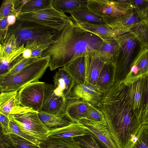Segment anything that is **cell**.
I'll return each mask as SVG.
<instances>
[{
    "label": "cell",
    "instance_id": "6da1fadb",
    "mask_svg": "<svg viewBox=\"0 0 148 148\" xmlns=\"http://www.w3.org/2000/svg\"><path fill=\"white\" fill-rule=\"evenodd\" d=\"M97 106L103 113L116 142L126 143L137 135L142 125L134 110L129 84L123 81L115 82Z\"/></svg>",
    "mask_w": 148,
    "mask_h": 148
},
{
    "label": "cell",
    "instance_id": "7a4b0ae2",
    "mask_svg": "<svg viewBox=\"0 0 148 148\" xmlns=\"http://www.w3.org/2000/svg\"><path fill=\"white\" fill-rule=\"evenodd\" d=\"M53 40L42 55V57H49V67L51 71L97 51L103 41L97 36L79 27L71 19L58 31Z\"/></svg>",
    "mask_w": 148,
    "mask_h": 148
},
{
    "label": "cell",
    "instance_id": "3957f363",
    "mask_svg": "<svg viewBox=\"0 0 148 148\" xmlns=\"http://www.w3.org/2000/svg\"><path fill=\"white\" fill-rule=\"evenodd\" d=\"M49 56L40 58L13 75L0 76V92L18 91L27 84L39 81L49 67Z\"/></svg>",
    "mask_w": 148,
    "mask_h": 148
},
{
    "label": "cell",
    "instance_id": "277c9868",
    "mask_svg": "<svg viewBox=\"0 0 148 148\" xmlns=\"http://www.w3.org/2000/svg\"><path fill=\"white\" fill-rule=\"evenodd\" d=\"M119 49L113 64L115 68V82L124 80L129 74L130 66L140 47L139 41L132 34L126 32L119 34L115 38Z\"/></svg>",
    "mask_w": 148,
    "mask_h": 148
},
{
    "label": "cell",
    "instance_id": "5b68a950",
    "mask_svg": "<svg viewBox=\"0 0 148 148\" xmlns=\"http://www.w3.org/2000/svg\"><path fill=\"white\" fill-rule=\"evenodd\" d=\"M58 31L36 23L16 20L8 27L7 34H14L19 46L37 41L41 43L53 41Z\"/></svg>",
    "mask_w": 148,
    "mask_h": 148
},
{
    "label": "cell",
    "instance_id": "8992f818",
    "mask_svg": "<svg viewBox=\"0 0 148 148\" xmlns=\"http://www.w3.org/2000/svg\"><path fill=\"white\" fill-rule=\"evenodd\" d=\"M87 7L105 22L121 17L135 9L130 0H87Z\"/></svg>",
    "mask_w": 148,
    "mask_h": 148
},
{
    "label": "cell",
    "instance_id": "52a82bcc",
    "mask_svg": "<svg viewBox=\"0 0 148 148\" xmlns=\"http://www.w3.org/2000/svg\"><path fill=\"white\" fill-rule=\"evenodd\" d=\"M16 20L32 22L58 31L70 20L65 13L59 12L53 6L40 10L19 13Z\"/></svg>",
    "mask_w": 148,
    "mask_h": 148
},
{
    "label": "cell",
    "instance_id": "ba28073f",
    "mask_svg": "<svg viewBox=\"0 0 148 148\" xmlns=\"http://www.w3.org/2000/svg\"><path fill=\"white\" fill-rule=\"evenodd\" d=\"M35 111L9 116L25 134L40 142L47 138L50 130L41 121Z\"/></svg>",
    "mask_w": 148,
    "mask_h": 148
},
{
    "label": "cell",
    "instance_id": "9c48e42d",
    "mask_svg": "<svg viewBox=\"0 0 148 148\" xmlns=\"http://www.w3.org/2000/svg\"><path fill=\"white\" fill-rule=\"evenodd\" d=\"M45 82L39 81L29 83L18 91L17 97L22 106L38 112L42 111L44 100Z\"/></svg>",
    "mask_w": 148,
    "mask_h": 148
},
{
    "label": "cell",
    "instance_id": "30bf717a",
    "mask_svg": "<svg viewBox=\"0 0 148 148\" xmlns=\"http://www.w3.org/2000/svg\"><path fill=\"white\" fill-rule=\"evenodd\" d=\"M104 94L96 86L85 83L75 84L65 100L82 99L97 106Z\"/></svg>",
    "mask_w": 148,
    "mask_h": 148
},
{
    "label": "cell",
    "instance_id": "8fae6325",
    "mask_svg": "<svg viewBox=\"0 0 148 148\" xmlns=\"http://www.w3.org/2000/svg\"><path fill=\"white\" fill-rule=\"evenodd\" d=\"M78 121L85 126L105 148H118L110 134L106 121L95 122L84 119Z\"/></svg>",
    "mask_w": 148,
    "mask_h": 148
},
{
    "label": "cell",
    "instance_id": "7c38bea8",
    "mask_svg": "<svg viewBox=\"0 0 148 148\" xmlns=\"http://www.w3.org/2000/svg\"><path fill=\"white\" fill-rule=\"evenodd\" d=\"M54 86L45 82V92L42 111L56 115L64 114L65 100L56 95Z\"/></svg>",
    "mask_w": 148,
    "mask_h": 148
},
{
    "label": "cell",
    "instance_id": "4fadbf2b",
    "mask_svg": "<svg viewBox=\"0 0 148 148\" xmlns=\"http://www.w3.org/2000/svg\"><path fill=\"white\" fill-rule=\"evenodd\" d=\"M17 94L18 91L1 92L0 113L9 116L35 111L31 108L21 105L18 100Z\"/></svg>",
    "mask_w": 148,
    "mask_h": 148
},
{
    "label": "cell",
    "instance_id": "5bb4252c",
    "mask_svg": "<svg viewBox=\"0 0 148 148\" xmlns=\"http://www.w3.org/2000/svg\"><path fill=\"white\" fill-rule=\"evenodd\" d=\"M148 73V47L140 45V50L130 66V72L123 81L129 84L134 79Z\"/></svg>",
    "mask_w": 148,
    "mask_h": 148
},
{
    "label": "cell",
    "instance_id": "9a60e30c",
    "mask_svg": "<svg viewBox=\"0 0 148 148\" xmlns=\"http://www.w3.org/2000/svg\"><path fill=\"white\" fill-rule=\"evenodd\" d=\"M53 77L55 93L65 100L75 84L73 78L63 67L59 68Z\"/></svg>",
    "mask_w": 148,
    "mask_h": 148
},
{
    "label": "cell",
    "instance_id": "2e32d148",
    "mask_svg": "<svg viewBox=\"0 0 148 148\" xmlns=\"http://www.w3.org/2000/svg\"><path fill=\"white\" fill-rule=\"evenodd\" d=\"M85 83L96 87L101 69L105 63L97 55L96 51L86 54Z\"/></svg>",
    "mask_w": 148,
    "mask_h": 148
},
{
    "label": "cell",
    "instance_id": "e0dca14e",
    "mask_svg": "<svg viewBox=\"0 0 148 148\" xmlns=\"http://www.w3.org/2000/svg\"><path fill=\"white\" fill-rule=\"evenodd\" d=\"M91 134L85 126L78 121L72 122L65 126L50 130L47 138H74Z\"/></svg>",
    "mask_w": 148,
    "mask_h": 148
},
{
    "label": "cell",
    "instance_id": "ac0fdd59",
    "mask_svg": "<svg viewBox=\"0 0 148 148\" xmlns=\"http://www.w3.org/2000/svg\"><path fill=\"white\" fill-rule=\"evenodd\" d=\"M129 84L130 97L134 110L139 119L143 108L144 89V75L134 79Z\"/></svg>",
    "mask_w": 148,
    "mask_h": 148
},
{
    "label": "cell",
    "instance_id": "d6986e66",
    "mask_svg": "<svg viewBox=\"0 0 148 148\" xmlns=\"http://www.w3.org/2000/svg\"><path fill=\"white\" fill-rule=\"evenodd\" d=\"M142 20L140 18L136 10H131L123 16L105 23L112 29L118 30L120 33L128 32Z\"/></svg>",
    "mask_w": 148,
    "mask_h": 148
},
{
    "label": "cell",
    "instance_id": "ffe728a7",
    "mask_svg": "<svg viewBox=\"0 0 148 148\" xmlns=\"http://www.w3.org/2000/svg\"><path fill=\"white\" fill-rule=\"evenodd\" d=\"M89 103L82 99L65 100L64 114L73 122H77L86 116Z\"/></svg>",
    "mask_w": 148,
    "mask_h": 148
},
{
    "label": "cell",
    "instance_id": "44dd1931",
    "mask_svg": "<svg viewBox=\"0 0 148 148\" xmlns=\"http://www.w3.org/2000/svg\"><path fill=\"white\" fill-rule=\"evenodd\" d=\"M72 20L79 27L95 34L103 40L115 38L119 34H121L118 30L112 29L107 24H96Z\"/></svg>",
    "mask_w": 148,
    "mask_h": 148
},
{
    "label": "cell",
    "instance_id": "7402d4cb",
    "mask_svg": "<svg viewBox=\"0 0 148 148\" xmlns=\"http://www.w3.org/2000/svg\"><path fill=\"white\" fill-rule=\"evenodd\" d=\"M115 68L113 63H105L100 72L96 87L104 94L115 82Z\"/></svg>",
    "mask_w": 148,
    "mask_h": 148
},
{
    "label": "cell",
    "instance_id": "603a6c76",
    "mask_svg": "<svg viewBox=\"0 0 148 148\" xmlns=\"http://www.w3.org/2000/svg\"><path fill=\"white\" fill-rule=\"evenodd\" d=\"M99 49L97 56L105 63H113L119 49V45L115 38L105 39Z\"/></svg>",
    "mask_w": 148,
    "mask_h": 148
},
{
    "label": "cell",
    "instance_id": "cb8c5ba5",
    "mask_svg": "<svg viewBox=\"0 0 148 148\" xmlns=\"http://www.w3.org/2000/svg\"><path fill=\"white\" fill-rule=\"evenodd\" d=\"M63 67L71 75L75 84L85 83V62L84 56L75 59Z\"/></svg>",
    "mask_w": 148,
    "mask_h": 148
},
{
    "label": "cell",
    "instance_id": "d4e9b609",
    "mask_svg": "<svg viewBox=\"0 0 148 148\" xmlns=\"http://www.w3.org/2000/svg\"><path fill=\"white\" fill-rule=\"evenodd\" d=\"M38 114L41 121L50 130L65 126L73 122L65 114L56 115L42 111Z\"/></svg>",
    "mask_w": 148,
    "mask_h": 148
},
{
    "label": "cell",
    "instance_id": "484cf974",
    "mask_svg": "<svg viewBox=\"0 0 148 148\" xmlns=\"http://www.w3.org/2000/svg\"><path fill=\"white\" fill-rule=\"evenodd\" d=\"M72 20L96 24L106 25L107 24L101 17L88 10L87 7L77 8L68 12Z\"/></svg>",
    "mask_w": 148,
    "mask_h": 148
},
{
    "label": "cell",
    "instance_id": "4316f807",
    "mask_svg": "<svg viewBox=\"0 0 148 148\" xmlns=\"http://www.w3.org/2000/svg\"><path fill=\"white\" fill-rule=\"evenodd\" d=\"M41 148H82L73 138H47L41 141Z\"/></svg>",
    "mask_w": 148,
    "mask_h": 148
},
{
    "label": "cell",
    "instance_id": "83f0119b",
    "mask_svg": "<svg viewBox=\"0 0 148 148\" xmlns=\"http://www.w3.org/2000/svg\"><path fill=\"white\" fill-rule=\"evenodd\" d=\"M87 0H53V7L58 11L68 13L77 8L87 7Z\"/></svg>",
    "mask_w": 148,
    "mask_h": 148
},
{
    "label": "cell",
    "instance_id": "f1b7e54d",
    "mask_svg": "<svg viewBox=\"0 0 148 148\" xmlns=\"http://www.w3.org/2000/svg\"><path fill=\"white\" fill-rule=\"evenodd\" d=\"M25 49V45L23 44L11 53L0 58V76L5 75Z\"/></svg>",
    "mask_w": 148,
    "mask_h": 148
},
{
    "label": "cell",
    "instance_id": "f546056e",
    "mask_svg": "<svg viewBox=\"0 0 148 148\" xmlns=\"http://www.w3.org/2000/svg\"><path fill=\"white\" fill-rule=\"evenodd\" d=\"M139 41L140 45L148 47V22L142 20L129 31Z\"/></svg>",
    "mask_w": 148,
    "mask_h": 148
},
{
    "label": "cell",
    "instance_id": "4dcf8cb0",
    "mask_svg": "<svg viewBox=\"0 0 148 148\" xmlns=\"http://www.w3.org/2000/svg\"><path fill=\"white\" fill-rule=\"evenodd\" d=\"M53 0H27L21 7L20 13L38 11L53 6Z\"/></svg>",
    "mask_w": 148,
    "mask_h": 148
},
{
    "label": "cell",
    "instance_id": "1f68e13d",
    "mask_svg": "<svg viewBox=\"0 0 148 148\" xmlns=\"http://www.w3.org/2000/svg\"><path fill=\"white\" fill-rule=\"evenodd\" d=\"M20 46L14 34H7L4 40L0 43V58L11 53Z\"/></svg>",
    "mask_w": 148,
    "mask_h": 148
},
{
    "label": "cell",
    "instance_id": "d6a6232c",
    "mask_svg": "<svg viewBox=\"0 0 148 148\" xmlns=\"http://www.w3.org/2000/svg\"><path fill=\"white\" fill-rule=\"evenodd\" d=\"M40 58L31 57L26 59L20 56L4 75H13L38 60Z\"/></svg>",
    "mask_w": 148,
    "mask_h": 148
},
{
    "label": "cell",
    "instance_id": "836d02e7",
    "mask_svg": "<svg viewBox=\"0 0 148 148\" xmlns=\"http://www.w3.org/2000/svg\"><path fill=\"white\" fill-rule=\"evenodd\" d=\"M128 148H148V125H142L133 143Z\"/></svg>",
    "mask_w": 148,
    "mask_h": 148
},
{
    "label": "cell",
    "instance_id": "e575fe53",
    "mask_svg": "<svg viewBox=\"0 0 148 148\" xmlns=\"http://www.w3.org/2000/svg\"><path fill=\"white\" fill-rule=\"evenodd\" d=\"M4 135L15 148H41L39 146L16 135L10 133Z\"/></svg>",
    "mask_w": 148,
    "mask_h": 148
},
{
    "label": "cell",
    "instance_id": "d590c367",
    "mask_svg": "<svg viewBox=\"0 0 148 148\" xmlns=\"http://www.w3.org/2000/svg\"><path fill=\"white\" fill-rule=\"evenodd\" d=\"M78 137L75 140L82 148H103V147H104L101 146L102 144L92 134Z\"/></svg>",
    "mask_w": 148,
    "mask_h": 148
},
{
    "label": "cell",
    "instance_id": "8d00e7d4",
    "mask_svg": "<svg viewBox=\"0 0 148 148\" xmlns=\"http://www.w3.org/2000/svg\"><path fill=\"white\" fill-rule=\"evenodd\" d=\"M83 119L95 122L106 121L104 116L100 110L97 106L89 103L86 115Z\"/></svg>",
    "mask_w": 148,
    "mask_h": 148
},
{
    "label": "cell",
    "instance_id": "74e56055",
    "mask_svg": "<svg viewBox=\"0 0 148 148\" xmlns=\"http://www.w3.org/2000/svg\"><path fill=\"white\" fill-rule=\"evenodd\" d=\"M18 12L15 9V0H4L0 8V18L7 17L10 15L16 16Z\"/></svg>",
    "mask_w": 148,
    "mask_h": 148
},
{
    "label": "cell",
    "instance_id": "f35d334b",
    "mask_svg": "<svg viewBox=\"0 0 148 148\" xmlns=\"http://www.w3.org/2000/svg\"><path fill=\"white\" fill-rule=\"evenodd\" d=\"M10 128L11 131L10 133L18 135L39 146L40 142L33 139L25 134L20 130L17 125L11 120L10 122Z\"/></svg>",
    "mask_w": 148,
    "mask_h": 148
},
{
    "label": "cell",
    "instance_id": "ab89813d",
    "mask_svg": "<svg viewBox=\"0 0 148 148\" xmlns=\"http://www.w3.org/2000/svg\"><path fill=\"white\" fill-rule=\"evenodd\" d=\"M53 42V41L40 43L34 47L31 50L32 51V57L37 58L42 57V52L46 50Z\"/></svg>",
    "mask_w": 148,
    "mask_h": 148
},
{
    "label": "cell",
    "instance_id": "60d3db41",
    "mask_svg": "<svg viewBox=\"0 0 148 148\" xmlns=\"http://www.w3.org/2000/svg\"><path fill=\"white\" fill-rule=\"evenodd\" d=\"M10 121L9 116L0 112V122L2 134L7 135L11 133L10 128Z\"/></svg>",
    "mask_w": 148,
    "mask_h": 148
},
{
    "label": "cell",
    "instance_id": "b9f144b4",
    "mask_svg": "<svg viewBox=\"0 0 148 148\" xmlns=\"http://www.w3.org/2000/svg\"><path fill=\"white\" fill-rule=\"evenodd\" d=\"M7 17L0 18V42L1 43L5 39L9 27Z\"/></svg>",
    "mask_w": 148,
    "mask_h": 148
},
{
    "label": "cell",
    "instance_id": "7bdbcfd3",
    "mask_svg": "<svg viewBox=\"0 0 148 148\" xmlns=\"http://www.w3.org/2000/svg\"><path fill=\"white\" fill-rule=\"evenodd\" d=\"M137 11H141L148 7V0H130Z\"/></svg>",
    "mask_w": 148,
    "mask_h": 148
},
{
    "label": "cell",
    "instance_id": "ee69618b",
    "mask_svg": "<svg viewBox=\"0 0 148 148\" xmlns=\"http://www.w3.org/2000/svg\"><path fill=\"white\" fill-rule=\"evenodd\" d=\"M144 89L142 110L148 103V73L144 75Z\"/></svg>",
    "mask_w": 148,
    "mask_h": 148
},
{
    "label": "cell",
    "instance_id": "f6af8a7d",
    "mask_svg": "<svg viewBox=\"0 0 148 148\" xmlns=\"http://www.w3.org/2000/svg\"><path fill=\"white\" fill-rule=\"evenodd\" d=\"M139 120L142 126L148 125V103L142 110Z\"/></svg>",
    "mask_w": 148,
    "mask_h": 148
},
{
    "label": "cell",
    "instance_id": "bcb514c9",
    "mask_svg": "<svg viewBox=\"0 0 148 148\" xmlns=\"http://www.w3.org/2000/svg\"><path fill=\"white\" fill-rule=\"evenodd\" d=\"M0 141V148H15L5 135L1 136Z\"/></svg>",
    "mask_w": 148,
    "mask_h": 148
},
{
    "label": "cell",
    "instance_id": "7dc6e473",
    "mask_svg": "<svg viewBox=\"0 0 148 148\" xmlns=\"http://www.w3.org/2000/svg\"><path fill=\"white\" fill-rule=\"evenodd\" d=\"M137 12L142 20L148 22V7L141 11Z\"/></svg>",
    "mask_w": 148,
    "mask_h": 148
},
{
    "label": "cell",
    "instance_id": "c3c4849f",
    "mask_svg": "<svg viewBox=\"0 0 148 148\" xmlns=\"http://www.w3.org/2000/svg\"><path fill=\"white\" fill-rule=\"evenodd\" d=\"M7 19L9 27L15 23L16 21V16L12 14L9 15L7 16Z\"/></svg>",
    "mask_w": 148,
    "mask_h": 148
},
{
    "label": "cell",
    "instance_id": "681fc988",
    "mask_svg": "<svg viewBox=\"0 0 148 148\" xmlns=\"http://www.w3.org/2000/svg\"><path fill=\"white\" fill-rule=\"evenodd\" d=\"M22 55L25 58H29L32 57V51L30 49L25 48Z\"/></svg>",
    "mask_w": 148,
    "mask_h": 148
}]
</instances>
